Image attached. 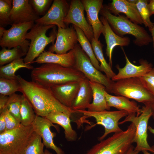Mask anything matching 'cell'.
<instances>
[{"instance_id": "1", "label": "cell", "mask_w": 154, "mask_h": 154, "mask_svg": "<svg viewBox=\"0 0 154 154\" xmlns=\"http://www.w3.org/2000/svg\"><path fill=\"white\" fill-rule=\"evenodd\" d=\"M18 80L20 84L19 92L31 104L37 115L45 117L54 111L63 112L71 116L72 114L78 113L60 103L54 95L50 88L32 81H27L19 75H18Z\"/></svg>"}, {"instance_id": "2", "label": "cell", "mask_w": 154, "mask_h": 154, "mask_svg": "<svg viewBox=\"0 0 154 154\" xmlns=\"http://www.w3.org/2000/svg\"><path fill=\"white\" fill-rule=\"evenodd\" d=\"M31 76L32 81L49 88L70 82L80 81L85 78L73 67L53 63L43 64L34 68Z\"/></svg>"}, {"instance_id": "3", "label": "cell", "mask_w": 154, "mask_h": 154, "mask_svg": "<svg viewBox=\"0 0 154 154\" xmlns=\"http://www.w3.org/2000/svg\"><path fill=\"white\" fill-rule=\"evenodd\" d=\"M100 13L107 20L112 29L119 36L123 37L126 34L133 36L134 43L141 46L152 42L151 36L143 27L131 21L126 17L112 14L104 5Z\"/></svg>"}, {"instance_id": "4", "label": "cell", "mask_w": 154, "mask_h": 154, "mask_svg": "<svg viewBox=\"0 0 154 154\" xmlns=\"http://www.w3.org/2000/svg\"><path fill=\"white\" fill-rule=\"evenodd\" d=\"M32 125L18 127L0 134V154H24L37 135Z\"/></svg>"}, {"instance_id": "5", "label": "cell", "mask_w": 154, "mask_h": 154, "mask_svg": "<svg viewBox=\"0 0 154 154\" xmlns=\"http://www.w3.org/2000/svg\"><path fill=\"white\" fill-rule=\"evenodd\" d=\"M135 131V125L131 123L126 130L100 141L86 154H125L134 142Z\"/></svg>"}, {"instance_id": "6", "label": "cell", "mask_w": 154, "mask_h": 154, "mask_svg": "<svg viewBox=\"0 0 154 154\" xmlns=\"http://www.w3.org/2000/svg\"><path fill=\"white\" fill-rule=\"evenodd\" d=\"M55 26L45 25L37 23L27 33L26 38L30 40L31 42L28 51L23 59L25 63L29 64L33 63L35 59L44 51L47 45L51 43L53 44L56 38L55 29H53L49 37H47L46 33L49 29Z\"/></svg>"}, {"instance_id": "7", "label": "cell", "mask_w": 154, "mask_h": 154, "mask_svg": "<svg viewBox=\"0 0 154 154\" xmlns=\"http://www.w3.org/2000/svg\"><path fill=\"white\" fill-rule=\"evenodd\" d=\"M110 93L133 99L144 104L151 102L154 99V97L146 89L138 77L114 82Z\"/></svg>"}, {"instance_id": "8", "label": "cell", "mask_w": 154, "mask_h": 154, "mask_svg": "<svg viewBox=\"0 0 154 154\" xmlns=\"http://www.w3.org/2000/svg\"><path fill=\"white\" fill-rule=\"evenodd\" d=\"M144 105L139 116H137L135 114H128L123 121L119 122V125L128 121L133 123L136 127L134 142L136 144L134 150L139 153L145 150L154 153V151L147 141V125L152 116V111L150 103Z\"/></svg>"}, {"instance_id": "9", "label": "cell", "mask_w": 154, "mask_h": 154, "mask_svg": "<svg viewBox=\"0 0 154 154\" xmlns=\"http://www.w3.org/2000/svg\"><path fill=\"white\" fill-rule=\"evenodd\" d=\"M73 49L75 62L73 68L82 73L89 81L104 85L106 88V91L110 93L114 82L95 68L80 45L77 43Z\"/></svg>"}, {"instance_id": "10", "label": "cell", "mask_w": 154, "mask_h": 154, "mask_svg": "<svg viewBox=\"0 0 154 154\" xmlns=\"http://www.w3.org/2000/svg\"><path fill=\"white\" fill-rule=\"evenodd\" d=\"M34 22L11 25V27L5 30L0 27V46L2 48L7 47L11 49L19 47L27 54L30 42L26 38L28 31L33 26Z\"/></svg>"}, {"instance_id": "11", "label": "cell", "mask_w": 154, "mask_h": 154, "mask_svg": "<svg viewBox=\"0 0 154 154\" xmlns=\"http://www.w3.org/2000/svg\"><path fill=\"white\" fill-rule=\"evenodd\" d=\"M78 113L83 114L86 117H92L96 120V123L93 126L99 124L104 128L103 134L98 139L101 141L110 133L120 132L123 130L119 126V121L122 118L126 117L128 113L124 110L109 111L105 110L98 112H92L88 110H76Z\"/></svg>"}, {"instance_id": "12", "label": "cell", "mask_w": 154, "mask_h": 154, "mask_svg": "<svg viewBox=\"0 0 154 154\" xmlns=\"http://www.w3.org/2000/svg\"><path fill=\"white\" fill-rule=\"evenodd\" d=\"M84 10L81 0H71L68 13L63 21L65 24L71 23L79 28L91 42L94 37L93 30L86 20L84 15Z\"/></svg>"}, {"instance_id": "13", "label": "cell", "mask_w": 154, "mask_h": 154, "mask_svg": "<svg viewBox=\"0 0 154 154\" xmlns=\"http://www.w3.org/2000/svg\"><path fill=\"white\" fill-rule=\"evenodd\" d=\"M69 7L66 0H54L45 15L35 22L45 25H56L58 27L65 28L66 25L63 20L68 13Z\"/></svg>"}, {"instance_id": "14", "label": "cell", "mask_w": 154, "mask_h": 154, "mask_svg": "<svg viewBox=\"0 0 154 154\" xmlns=\"http://www.w3.org/2000/svg\"><path fill=\"white\" fill-rule=\"evenodd\" d=\"M78 42L77 35L73 26L63 28L58 27L55 43L48 51L58 54H64L73 49Z\"/></svg>"}, {"instance_id": "15", "label": "cell", "mask_w": 154, "mask_h": 154, "mask_svg": "<svg viewBox=\"0 0 154 154\" xmlns=\"http://www.w3.org/2000/svg\"><path fill=\"white\" fill-rule=\"evenodd\" d=\"M32 125L34 131L42 139L43 144L46 148L53 150L57 154H65L64 151L54 142L53 139L56 134L51 131L50 128L53 126L58 130L57 126L47 118L37 115Z\"/></svg>"}, {"instance_id": "16", "label": "cell", "mask_w": 154, "mask_h": 154, "mask_svg": "<svg viewBox=\"0 0 154 154\" xmlns=\"http://www.w3.org/2000/svg\"><path fill=\"white\" fill-rule=\"evenodd\" d=\"M123 51L126 60L125 65L122 68L119 65H116L118 73L112 78V81L115 82L125 78H139L145 75L153 68L151 63L143 59L139 60L140 65L133 64L129 61L123 50Z\"/></svg>"}, {"instance_id": "17", "label": "cell", "mask_w": 154, "mask_h": 154, "mask_svg": "<svg viewBox=\"0 0 154 154\" xmlns=\"http://www.w3.org/2000/svg\"><path fill=\"white\" fill-rule=\"evenodd\" d=\"M40 17L28 0H13L10 19L12 24L35 21Z\"/></svg>"}, {"instance_id": "18", "label": "cell", "mask_w": 154, "mask_h": 154, "mask_svg": "<svg viewBox=\"0 0 154 154\" xmlns=\"http://www.w3.org/2000/svg\"><path fill=\"white\" fill-rule=\"evenodd\" d=\"M86 12L87 20L92 26L94 33V38L99 40L102 33L103 25L98 17V14L103 8L102 0H81Z\"/></svg>"}, {"instance_id": "19", "label": "cell", "mask_w": 154, "mask_h": 154, "mask_svg": "<svg viewBox=\"0 0 154 154\" xmlns=\"http://www.w3.org/2000/svg\"><path fill=\"white\" fill-rule=\"evenodd\" d=\"M100 20L103 25L102 33L104 37L106 44V54L108 58L109 64L112 67V53L114 48L117 46L121 47L128 46L130 42V39L127 37H121L117 35L103 16L101 17Z\"/></svg>"}, {"instance_id": "20", "label": "cell", "mask_w": 154, "mask_h": 154, "mask_svg": "<svg viewBox=\"0 0 154 154\" xmlns=\"http://www.w3.org/2000/svg\"><path fill=\"white\" fill-rule=\"evenodd\" d=\"M80 81H73L50 88L54 95L62 104L72 108L78 91Z\"/></svg>"}, {"instance_id": "21", "label": "cell", "mask_w": 154, "mask_h": 154, "mask_svg": "<svg viewBox=\"0 0 154 154\" xmlns=\"http://www.w3.org/2000/svg\"><path fill=\"white\" fill-rule=\"evenodd\" d=\"M105 7L115 16L123 13L132 22L142 25L143 22L135 4L129 3L126 0H113Z\"/></svg>"}, {"instance_id": "22", "label": "cell", "mask_w": 154, "mask_h": 154, "mask_svg": "<svg viewBox=\"0 0 154 154\" xmlns=\"http://www.w3.org/2000/svg\"><path fill=\"white\" fill-rule=\"evenodd\" d=\"M75 62L74 49L64 54H55L49 51H43L34 62L38 64L53 63L63 67H73Z\"/></svg>"}, {"instance_id": "23", "label": "cell", "mask_w": 154, "mask_h": 154, "mask_svg": "<svg viewBox=\"0 0 154 154\" xmlns=\"http://www.w3.org/2000/svg\"><path fill=\"white\" fill-rule=\"evenodd\" d=\"M105 95L107 105L110 107L125 111L128 114H136L137 116L141 113L142 109L140 108L137 103L133 101H130L128 98L122 96H112L106 91L105 92Z\"/></svg>"}, {"instance_id": "24", "label": "cell", "mask_w": 154, "mask_h": 154, "mask_svg": "<svg viewBox=\"0 0 154 154\" xmlns=\"http://www.w3.org/2000/svg\"><path fill=\"white\" fill-rule=\"evenodd\" d=\"M71 116L61 112L54 111L48 114L45 117L53 123L58 124L61 126L64 130L65 137L68 141H74L77 138V134L74 130L70 123Z\"/></svg>"}, {"instance_id": "25", "label": "cell", "mask_w": 154, "mask_h": 154, "mask_svg": "<svg viewBox=\"0 0 154 154\" xmlns=\"http://www.w3.org/2000/svg\"><path fill=\"white\" fill-rule=\"evenodd\" d=\"M89 82L93 93V101L89 106L87 110L92 112L109 111L110 107L107 105L105 95L106 87L96 82L89 81Z\"/></svg>"}, {"instance_id": "26", "label": "cell", "mask_w": 154, "mask_h": 154, "mask_svg": "<svg viewBox=\"0 0 154 154\" xmlns=\"http://www.w3.org/2000/svg\"><path fill=\"white\" fill-rule=\"evenodd\" d=\"M93 98V93L89 80L86 77L80 81V88L72 109L83 110L88 109Z\"/></svg>"}, {"instance_id": "27", "label": "cell", "mask_w": 154, "mask_h": 154, "mask_svg": "<svg viewBox=\"0 0 154 154\" xmlns=\"http://www.w3.org/2000/svg\"><path fill=\"white\" fill-rule=\"evenodd\" d=\"M26 68L33 70V66L25 62L23 59L20 58L13 61L6 65L0 66V77L13 80H18L15 72L19 69Z\"/></svg>"}, {"instance_id": "28", "label": "cell", "mask_w": 154, "mask_h": 154, "mask_svg": "<svg viewBox=\"0 0 154 154\" xmlns=\"http://www.w3.org/2000/svg\"><path fill=\"white\" fill-rule=\"evenodd\" d=\"M91 43L94 55L100 63L101 71L104 72L107 77L111 79L116 74L104 57L102 49L103 45L100 40L96 39L94 37L92 38Z\"/></svg>"}, {"instance_id": "29", "label": "cell", "mask_w": 154, "mask_h": 154, "mask_svg": "<svg viewBox=\"0 0 154 154\" xmlns=\"http://www.w3.org/2000/svg\"><path fill=\"white\" fill-rule=\"evenodd\" d=\"M78 37V40L83 51L90 58L94 66L101 71L99 62L96 59L94 52L91 44L84 32L77 27L73 25Z\"/></svg>"}, {"instance_id": "30", "label": "cell", "mask_w": 154, "mask_h": 154, "mask_svg": "<svg viewBox=\"0 0 154 154\" xmlns=\"http://www.w3.org/2000/svg\"><path fill=\"white\" fill-rule=\"evenodd\" d=\"M21 124L25 126L32 125L36 114L29 101L23 94L20 110Z\"/></svg>"}, {"instance_id": "31", "label": "cell", "mask_w": 154, "mask_h": 154, "mask_svg": "<svg viewBox=\"0 0 154 154\" xmlns=\"http://www.w3.org/2000/svg\"><path fill=\"white\" fill-rule=\"evenodd\" d=\"M19 47H15L12 49L2 48L0 51V66L8 64L16 59L21 58L26 55Z\"/></svg>"}, {"instance_id": "32", "label": "cell", "mask_w": 154, "mask_h": 154, "mask_svg": "<svg viewBox=\"0 0 154 154\" xmlns=\"http://www.w3.org/2000/svg\"><path fill=\"white\" fill-rule=\"evenodd\" d=\"M20 84L18 80L0 77V95L9 96L19 92Z\"/></svg>"}, {"instance_id": "33", "label": "cell", "mask_w": 154, "mask_h": 154, "mask_svg": "<svg viewBox=\"0 0 154 154\" xmlns=\"http://www.w3.org/2000/svg\"><path fill=\"white\" fill-rule=\"evenodd\" d=\"M22 95L15 93L9 96L6 108L20 123L21 117L20 110Z\"/></svg>"}, {"instance_id": "34", "label": "cell", "mask_w": 154, "mask_h": 154, "mask_svg": "<svg viewBox=\"0 0 154 154\" xmlns=\"http://www.w3.org/2000/svg\"><path fill=\"white\" fill-rule=\"evenodd\" d=\"M13 0H0V25L3 27L12 25L10 15L12 7Z\"/></svg>"}, {"instance_id": "35", "label": "cell", "mask_w": 154, "mask_h": 154, "mask_svg": "<svg viewBox=\"0 0 154 154\" xmlns=\"http://www.w3.org/2000/svg\"><path fill=\"white\" fill-rule=\"evenodd\" d=\"M148 2L147 0H137L135 4L143 24L150 30L152 28L153 23L151 22L150 18L151 16L148 6Z\"/></svg>"}, {"instance_id": "36", "label": "cell", "mask_w": 154, "mask_h": 154, "mask_svg": "<svg viewBox=\"0 0 154 154\" xmlns=\"http://www.w3.org/2000/svg\"><path fill=\"white\" fill-rule=\"evenodd\" d=\"M42 138L37 134L26 148L24 154H44Z\"/></svg>"}, {"instance_id": "37", "label": "cell", "mask_w": 154, "mask_h": 154, "mask_svg": "<svg viewBox=\"0 0 154 154\" xmlns=\"http://www.w3.org/2000/svg\"><path fill=\"white\" fill-rule=\"evenodd\" d=\"M52 1L50 0H29L33 9L38 16L45 15Z\"/></svg>"}, {"instance_id": "38", "label": "cell", "mask_w": 154, "mask_h": 154, "mask_svg": "<svg viewBox=\"0 0 154 154\" xmlns=\"http://www.w3.org/2000/svg\"><path fill=\"white\" fill-rule=\"evenodd\" d=\"M5 118L6 123V131H8L19 127L21 123L11 114L6 108L5 109Z\"/></svg>"}, {"instance_id": "39", "label": "cell", "mask_w": 154, "mask_h": 154, "mask_svg": "<svg viewBox=\"0 0 154 154\" xmlns=\"http://www.w3.org/2000/svg\"><path fill=\"white\" fill-rule=\"evenodd\" d=\"M139 78L145 88L154 97V80L146 75Z\"/></svg>"}, {"instance_id": "40", "label": "cell", "mask_w": 154, "mask_h": 154, "mask_svg": "<svg viewBox=\"0 0 154 154\" xmlns=\"http://www.w3.org/2000/svg\"><path fill=\"white\" fill-rule=\"evenodd\" d=\"M5 109L0 113V134L5 131L6 129Z\"/></svg>"}, {"instance_id": "41", "label": "cell", "mask_w": 154, "mask_h": 154, "mask_svg": "<svg viewBox=\"0 0 154 154\" xmlns=\"http://www.w3.org/2000/svg\"><path fill=\"white\" fill-rule=\"evenodd\" d=\"M9 96L0 95V113L6 108Z\"/></svg>"}, {"instance_id": "42", "label": "cell", "mask_w": 154, "mask_h": 154, "mask_svg": "<svg viewBox=\"0 0 154 154\" xmlns=\"http://www.w3.org/2000/svg\"><path fill=\"white\" fill-rule=\"evenodd\" d=\"M148 6L150 16L154 14V0H150L149 1Z\"/></svg>"}, {"instance_id": "43", "label": "cell", "mask_w": 154, "mask_h": 154, "mask_svg": "<svg viewBox=\"0 0 154 154\" xmlns=\"http://www.w3.org/2000/svg\"><path fill=\"white\" fill-rule=\"evenodd\" d=\"M145 75L154 80V67H153L150 71Z\"/></svg>"}, {"instance_id": "44", "label": "cell", "mask_w": 154, "mask_h": 154, "mask_svg": "<svg viewBox=\"0 0 154 154\" xmlns=\"http://www.w3.org/2000/svg\"><path fill=\"white\" fill-rule=\"evenodd\" d=\"M139 152L134 150L133 147L132 145L125 154H138Z\"/></svg>"}, {"instance_id": "45", "label": "cell", "mask_w": 154, "mask_h": 154, "mask_svg": "<svg viewBox=\"0 0 154 154\" xmlns=\"http://www.w3.org/2000/svg\"><path fill=\"white\" fill-rule=\"evenodd\" d=\"M151 34V37L152 40V42L153 43V46L154 49V23H153V26L152 28L150 30H149Z\"/></svg>"}, {"instance_id": "46", "label": "cell", "mask_w": 154, "mask_h": 154, "mask_svg": "<svg viewBox=\"0 0 154 154\" xmlns=\"http://www.w3.org/2000/svg\"><path fill=\"white\" fill-rule=\"evenodd\" d=\"M150 104L152 111V116L154 119V99L152 101L150 102Z\"/></svg>"}, {"instance_id": "47", "label": "cell", "mask_w": 154, "mask_h": 154, "mask_svg": "<svg viewBox=\"0 0 154 154\" xmlns=\"http://www.w3.org/2000/svg\"><path fill=\"white\" fill-rule=\"evenodd\" d=\"M148 129L151 133L154 134V129L152 128L151 127L149 126L148 127ZM152 148L154 151V145L152 146Z\"/></svg>"}, {"instance_id": "48", "label": "cell", "mask_w": 154, "mask_h": 154, "mask_svg": "<svg viewBox=\"0 0 154 154\" xmlns=\"http://www.w3.org/2000/svg\"><path fill=\"white\" fill-rule=\"evenodd\" d=\"M44 151V154H52L51 152L47 149L45 150Z\"/></svg>"}, {"instance_id": "49", "label": "cell", "mask_w": 154, "mask_h": 154, "mask_svg": "<svg viewBox=\"0 0 154 154\" xmlns=\"http://www.w3.org/2000/svg\"><path fill=\"white\" fill-rule=\"evenodd\" d=\"M142 152H143V154H152L149 152L148 151H147L144 150Z\"/></svg>"}]
</instances>
